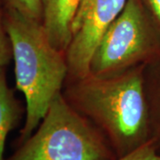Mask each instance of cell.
I'll list each match as a JSON object with an SVG mask.
<instances>
[{
    "label": "cell",
    "mask_w": 160,
    "mask_h": 160,
    "mask_svg": "<svg viewBox=\"0 0 160 160\" xmlns=\"http://www.w3.org/2000/svg\"><path fill=\"white\" fill-rule=\"evenodd\" d=\"M145 66L109 77L89 73L66 81L62 89L66 101L102 132L118 158L151 141Z\"/></svg>",
    "instance_id": "cell-1"
},
{
    "label": "cell",
    "mask_w": 160,
    "mask_h": 160,
    "mask_svg": "<svg viewBox=\"0 0 160 160\" xmlns=\"http://www.w3.org/2000/svg\"><path fill=\"white\" fill-rule=\"evenodd\" d=\"M4 24L14 60L16 88L26 100V118L20 132L22 144L44 118L68 78L66 54L52 46L42 22L3 2Z\"/></svg>",
    "instance_id": "cell-2"
},
{
    "label": "cell",
    "mask_w": 160,
    "mask_h": 160,
    "mask_svg": "<svg viewBox=\"0 0 160 160\" xmlns=\"http://www.w3.org/2000/svg\"><path fill=\"white\" fill-rule=\"evenodd\" d=\"M109 141L78 112L62 92L52 101L39 126L8 160H116Z\"/></svg>",
    "instance_id": "cell-3"
},
{
    "label": "cell",
    "mask_w": 160,
    "mask_h": 160,
    "mask_svg": "<svg viewBox=\"0 0 160 160\" xmlns=\"http://www.w3.org/2000/svg\"><path fill=\"white\" fill-rule=\"evenodd\" d=\"M160 58V34L141 0H127L92 53L89 73L119 74Z\"/></svg>",
    "instance_id": "cell-4"
},
{
    "label": "cell",
    "mask_w": 160,
    "mask_h": 160,
    "mask_svg": "<svg viewBox=\"0 0 160 160\" xmlns=\"http://www.w3.org/2000/svg\"><path fill=\"white\" fill-rule=\"evenodd\" d=\"M127 0H84L72 27L66 51L68 78L78 79L89 74L92 55L105 30L123 11Z\"/></svg>",
    "instance_id": "cell-5"
},
{
    "label": "cell",
    "mask_w": 160,
    "mask_h": 160,
    "mask_svg": "<svg viewBox=\"0 0 160 160\" xmlns=\"http://www.w3.org/2000/svg\"><path fill=\"white\" fill-rule=\"evenodd\" d=\"M84 0H41L42 25L51 44L66 54L76 15Z\"/></svg>",
    "instance_id": "cell-6"
},
{
    "label": "cell",
    "mask_w": 160,
    "mask_h": 160,
    "mask_svg": "<svg viewBox=\"0 0 160 160\" xmlns=\"http://www.w3.org/2000/svg\"><path fill=\"white\" fill-rule=\"evenodd\" d=\"M23 109L6 81L5 67H0V160L4 159L6 138L20 124Z\"/></svg>",
    "instance_id": "cell-7"
},
{
    "label": "cell",
    "mask_w": 160,
    "mask_h": 160,
    "mask_svg": "<svg viewBox=\"0 0 160 160\" xmlns=\"http://www.w3.org/2000/svg\"><path fill=\"white\" fill-rule=\"evenodd\" d=\"M144 82L149 104L151 141L160 154V58L145 66Z\"/></svg>",
    "instance_id": "cell-8"
},
{
    "label": "cell",
    "mask_w": 160,
    "mask_h": 160,
    "mask_svg": "<svg viewBox=\"0 0 160 160\" xmlns=\"http://www.w3.org/2000/svg\"><path fill=\"white\" fill-rule=\"evenodd\" d=\"M3 2L13 7L25 16L42 22L41 0H3Z\"/></svg>",
    "instance_id": "cell-9"
},
{
    "label": "cell",
    "mask_w": 160,
    "mask_h": 160,
    "mask_svg": "<svg viewBox=\"0 0 160 160\" xmlns=\"http://www.w3.org/2000/svg\"><path fill=\"white\" fill-rule=\"evenodd\" d=\"M12 59V48L4 24L3 0H0V67H6Z\"/></svg>",
    "instance_id": "cell-10"
},
{
    "label": "cell",
    "mask_w": 160,
    "mask_h": 160,
    "mask_svg": "<svg viewBox=\"0 0 160 160\" xmlns=\"http://www.w3.org/2000/svg\"><path fill=\"white\" fill-rule=\"evenodd\" d=\"M116 160H160V154L155 148L152 141H150L134 151L118 158Z\"/></svg>",
    "instance_id": "cell-11"
},
{
    "label": "cell",
    "mask_w": 160,
    "mask_h": 160,
    "mask_svg": "<svg viewBox=\"0 0 160 160\" xmlns=\"http://www.w3.org/2000/svg\"><path fill=\"white\" fill-rule=\"evenodd\" d=\"M160 34V0H141Z\"/></svg>",
    "instance_id": "cell-12"
}]
</instances>
